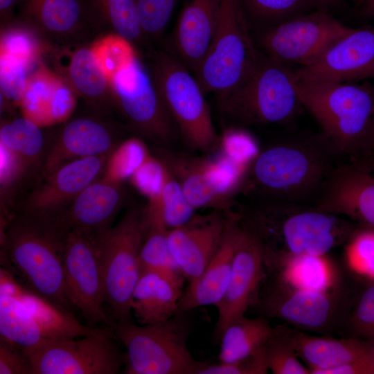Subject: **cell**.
<instances>
[{"label":"cell","mask_w":374,"mask_h":374,"mask_svg":"<svg viewBox=\"0 0 374 374\" xmlns=\"http://www.w3.org/2000/svg\"><path fill=\"white\" fill-rule=\"evenodd\" d=\"M240 213L262 247L267 271L297 256L326 255L359 231L353 221L308 204L258 199Z\"/></svg>","instance_id":"6da1fadb"},{"label":"cell","mask_w":374,"mask_h":374,"mask_svg":"<svg viewBox=\"0 0 374 374\" xmlns=\"http://www.w3.org/2000/svg\"><path fill=\"white\" fill-rule=\"evenodd\" d=\"M341 157L323 133L283 140L259 151L240 191L258 199L312 204Z\"/></svg>","instance_id":"7a4b0ae2"},{"label":"cell","mask_w":374,"mask_h":374,"mask_svg":"<svg viewBox=\"0 0 374 374\" xmlns=\"http://www.w3.org/2000/svg\"><path fill=\"white\" fill-rule=\"evenodd\" d=\"M1 238L4 256L35 292L69 310L64 253L66 235L53 220L20 211L7 220Z\"/></svg>","instance_id":"3957f363"},{"label":"cell","mask_w":374,"mask_h":374,"mask_svg":"<svg viewBox=\"0 0 374 374\" xmlns=\"http://www.w3.org/2000/svg\"><path fill=\"white\" fill-rule=\"evenodd\" d=\"M66 308L32 292L8 271L0 272V335L21 348L89 336L105 328L82 324Z\"/></svg>","instance_id":"277c9868"},{"label":"cell","mask_w":374,"mask_h":374,"mask_svg":"<svg viewBox=\"0 0 374 374\" xmlns=\"http://www.w3.org/2000/svg\"><path fill=\"white\" fill-rule=\"evenodd\" d=\"M296 81L302 106L343 157L349 161L357 160L364 150L374 114V86Z\"/></svg>","instance_id":"5b68a950"},{"label":"cell","mask_w":374,"mask_h":374,"mask_svg":"<svg viewBox=\"0 0 374 374\" xmlns=\"http://www.w3.org/2000/svg\"><path fill=\"white\" fill-rule=\"evenodd\" d=\"M217 97L226 125L282 123L302 106L294 71L262 55L238 85Z\"/></svg>","instance_id":"8992f818"},{"label":"cell","mask_w":374,"mask_h":374,"mask_svg":"<svg viewBox=\"0 0 374 374\" xmlns=\"http://www.w3.org/2000/svg\"><path fill=\"white\" fill-rule=\"evenodd\" d=\"M189 312H179L161 322L114 323L116 337L127 349L125 373L193 374L199 361L190 352Z\"/></svg>","instance_id":"52a82bcc"},{"label":"cell","mask_w":374,"mask_h":374,"mask_svg":"<svg viewBox=\"0 0 374 374\" xmlns=\"http://www.w3.org/2000/svg\"><path fill=\"white\" fill-rule=\"evenodd\" d=\"M188 69L171 53H162L156 57L152 75L186 145L191 151L210 154L217 150L220 136L205 93Z\"/></svg>","instance_id":"ba28073f"},{"label":"cell","mask_w":374,"mask_h":374,"mask_svg":"<svg viewBox=\"0 0 374 374\" xmlns=\"http://www.w3.org/2000/svg\"><path fill=\"white\" fill-rule=\"evenodd\" d=\"M260 56L249 34L240 0H222L215 37L194 76L205 94L218 96L238 85Z\"/></svg>","instance_id":"9c48e42d"},{"label":"cell","mask_w":374,"mask_h":374,"mask_svg":"<svg viewBox=\"0 0 374 374\" xmlns=\"http://www.w3.org/2000/svg\"><path fill=\"white\" fill-rule=\"evenodd\" d=\"M144 237L143 208L134 206L115 226L97 238L105 303L114 323L133 322L130 301L141 274L139 256Z\"/></svg>","instance_id":"30bf717a"},{"label":"cell","mask_w":374,"mask_h":374,"mask_svg":"<svg viewBox=\"0 0 374 374\" xmlns=\"http://www.w3.org/2000/svg\"><path fill=\"white\" fill-rule=\"evenodd\" d=\"M346 302L332 289H299L275 274H267L254 306L260 315L268 319H279L301 330L323 332L342 328L348 310Z\"/></svg>","instance_id":"8fae6325"},{"label":"cell","mask_w":374,"mask_h":374,"mask_svg":"<svg viewBox=\"0 0 374 374\" xmlns=\"http://www.w3.org/2000/svg\"><path fill=\"white\" fill-rule=\"evenodd\" d=\"M155 156L178 181L195 210L234 211L233 197L240 191L244 177L238 168L217 154L204 157L159 146Z\"/></svg>","instance_id":"7c38bea8"},{"label":"cell","mask_w":374,"mask_h":374,"mask_svg":"<svg viewBox=\"0 0 374 374\" xmlns=\"http://www.w3.org/2000/svg\"><path fill=\"white\" fill-rule=\"evenodd\" d=\"M119 107L139 135L168 147L178 132L154 77L135 55L110 81Z\"/></svg>","instance_id":"4fadbf2b"},{"label":"cell","mask_w":374,"mask_h":374,"mask_svg":"<svg viewBox=\"0 0 374 374\" xmlns=\"http://www.w3.org/2000/svg\"><path fill=\"white\" fill-rule=\"evenodd\" d=\"M353 29L317 10L266 27L259 37L268 57L302 67L315 62Z\"/></svg>","instance_id":"5bb4252c"},{"label":"cell","mask_w":374,"mask_h":374,"mask_svg":"<svg viewBox=\"0 0 374 374\" xmlns=\"http://www.w3.org/2000/svg\"><path fill=\"white\" fill-rule=\"evenodd\" d=\"M112 327L89 336L47 342L22 348L33 374H116L125 364L114 341Z\"/></svg>","instance_id":"9a60e30c"},{"label":"cell","mask_w":374,"mask_h":374,"mask_svg":"<svg viewBox=\"0 0 374 374\" xmlns=\"http://www.w3.org/2000/svg\"><path fill=\"white\" fill-rule=\"evenodd\" d=\"M64 276L66 296L72 305L91 324L112 327L103 307L105 284L97 238L85 234H66L64 253Z\"/></svg>","instance_id":"2e32d148"},{"label":"cell","mask_w":374,"mask_h":374,"mask_svg":"<svg viewBox=\"0 0 374 374\" xmlns=\"http://www.w3.org/2000/svg\"><path fill=\"white\" fill-rule=\"evenodd\" d=\"M240 222L229 283L216 305L218 315L214 335L217 340L228 324L256 304L267 275L262 247L241 217Z\"/></svg>","instance_id":"e0dca14e"},{"label":"cell","mask_w":374,"mask_h":374,"mask_svg":"<svg viewBox=\"0 0 374 374\" xmlns=\"http://www.w3.org/2000/svg\"><path fill=\"white\" fill-rule=\"evenodd\" d=\"M110 154L78 159L62 165L42 177L44 180L21 200L16 211L44 217L56 216L103 175Z\"/></svg>","instance_id":"ac0fdd59"},{"label":"cell","mask_w":374,"mask_h":374,"mask_svg":"<svg viewBox=\"0 0 374 374\" xmlns=\"http://www.w3.org/2000/svg\"><path fill=\"white\" fill-rule=\"evenodd\" d=\"M1 191L15 197L42 172L47 146L39 125L24 116L1 125Z\"/></svg>","instance_id":"d6986e66"},{"label":"cell","mask_w":374,"mask_h":374,"mask_svg":"<svg viewBox=\"0 0 374 374\" xmlns=\"http://www.w3.org/2000/svg\"><path fill=\"white\" fill-rule=\"evenodd\" d=\"M297 80L351 82L374 78V29L353 28L313 64L294 71Z\"/></svg>","instance_id":"ffe728a7"},{"label":"cell","mask_w":374,"mask_h":374,"mask_svg":"<svg viewBox=\"0 0 374 374\" xmlns=\"http://www.w3.org/2000/svg\"><path fill=\"white\" fill-rule=\"evenodd\" d=\"M312 205L374 230V175L350 161L341 163Z\"/></svg>","instance_id":"44dd1931"},{"label":"cell","mask_w":374,"mask_h":374,"mask_svg":"<svg viewBox=\"0 0 374 374\" xmlns=\"http://www.w3.org/2000/svg\"><path fill=\"white\" fill-rule=\"evenodd\" d=\"M122 184L100 177L51 219L65 235L76 232L97 238L112 227L114 219L124 206L126 192Z\"/></svg>","instance_id":"7402d4cb"},{"label":"cell","mask_w":374,"mask_h":374,"mask_svg":"<svg viewBox=\"0 0 374 374\" xmlns=\"http://www.w3.org/2000/svg\"><path fill=\"white\" fill-rule=\"evenodd\" d=\"M232 213L211 210L168 230L170 250L188 283L201 275L215 253Z\"/></svg>","instance_id":"603a6c76"},{"label":"cell","mask_w":374,"mask_h":374,"mask_svg":"<svg viewBox=\"0 0 374 374\" xmlns=\"http://www.w3.org/2000/svg\"><path fill=\"white\" fill-rule=\"evenodd\" d=\"M222 0H186L170 38L171 53L194 72L215 37Z\"/></svg>","instance_id":"cb8c5ba5"},{"label":"cell","mask_w":374,"mask_h":374,"mask_svg":"<svg viewBox=\"0 0 374 374\" xmlns=\"http://www.w3.org/2000/svg\"><path fill=\"white\" fill-rule=\"evenodd\" d=\"M118 145L113 132L103 123L89 118L72 120L47 147L41 175L44 177L75 159L109 154Z\"/></svg>","instance_id":"d4e9b609"},{"label":"cell","mask_w":374,"mask_h":374,"mask_svg":"<svg viewBox=\"0 0 374 374\" xmlns=\"http://www.w3.org/2000/svg\"><path fill=\"white\" fill-rule=\"evenodd\" d=\"M240 224V211L233 212L215 253L201 275L188 283L184 290L179 312H190L201 306H216L220 302L229 283Z\"/></svg>","instance_id":"484cf974"},{"label":"cell","mask_w":374,"mask_h":374,"mask_svg":"<svg viewBox=\"0 0 374 374\" xmlns=\"http://www.w3.org/2000/svg\"><path fill=\"white\" fill-rule=\"evenodd\" d=\"M298 357L309 366L310 374L354 361L373 359L374 344L358 338L336 339L303 332L281 325Z\"/></svg>","instance_id":"4316f807"},{"label":"cell","mask_w":374,"mask_h":374,"mask_svg":"<svg viewBox=\"0 0 374 374\" xmlns=\"http://www.w3.org/2000/svg\"><path fill=\"white\" fill-rule=\"evenodd\" d=\"M21 104L24 116L42 125L68 116L74 107L75 98L60 77L41 67L28 78Z\"/></svg>","instance_id":"83f0119b"},{"label":"cell","mask_w":374,"mask_h":374,"mask_svg":"<svg viewBox=\"0 0 374 374\" xmlns=\"http://www.w3.org/2000/svg\"><path fill=\"white\" fill-rule=\"evenodd\" d=\"M184 284L154 271H141L130 301L132 314L138 323H155L177 314Z\"/></svg>","instance_id":"f1b7e54d"},{"label":"cell","mask_w":374,"mask_h":374,"mask_svg":"<svg viewBox=\"0 0 374 374\" xmlns=\"http://www.w3.org/2000/svg\"><path fill=\"white\" fill-rule=\"evenodd\" d=\"M274 330L268 318L262 315L253 318L244 315L233 320L218 339L219 362H230L263 351Z\"/></svg>","instance_id":"f546056e"},{"label":"cell","mask_w":374,"mask_h":374,"mask_svg":"<svg viewBox=\"0 0 374 374\" xmlns=\"http://www.w3.org/2000/svg\"><path fill=\"white\" fill-rule=\"evenodd\" d=\"M145 237L139 256L141 271H154L184 283L186 280L170 248L160 213L143 211Z\"/></svg>","instance_id":"4dcf8cb0"},{"label":"cell","mask_w":374,"mask_h":374,"mask_svg":"<svg viewBox=\"0 0 374 374\" xmlns=\"http://www.w3.org/2000/svg\"><path fill=\"white\" fill-rule=\"evenodd\" d=\"M324 256H297L267 273L276 275L296 288L329 290L334 286V277L332 267Z\"/></svg>","instance_id":"1f68e13d"},{"label":"cell","mask_w":374,"mask_h":374,"mask_svg":"<svg viewBox=\"0 0 374 374\" xmlns=\"http://www.w3.org/2000/svg\"><path fill=\"white\" fill-rule=\"evenodd\" d=\"M26 13L44 30L64 34L82 22L84 8L80 0H26Z\"/></svg>","instance_id":"d6a6232c"},{"label":"cell","mask_w":374,"mask_h":374,"mask_svg":"<svg viewBox=\"0 0 374 374\" xmlns=\"http://www.w3.org/2000/svg\"><path fill=\"white\" fill-rule=\"evenodd\" d=\"M69 73L75 89L91 98L102 97L109 83L91 48L79 49L73 55Z\"/></svg>","instance_id":"836d02e7"},{"label":"cell","mask_w":374,"mask_h":374,"mask_svg":"<svg viewBox=\"0 0 374 374\" xmlns=\"http://www.w3.org/2000/svg\"><path fill=\"white\" fill-rule=\"evenodd\" d=\"M247 19L265 28L317 10L312 0H240Z\"/></svg>","instance_id":"e575fe53"},{"label":"cell","mask_w":374,"mask_h":374,"mask_svg":"<svg viewBox=\"0 0 374 374\" xmlns=\"http://www.w3.org/2000/svg\"><path fill=\"white\" fill-rule=\"evenodd\" d=\"M93 10L106 20L117 35L128 42L143 33L137 10L136 0H90Z\"/></svg>","instance_id":"d590c367"},{"label":"cell","mask_w":374,"mask_h":374,"mask_svg":"<svg viewBox=\"0 0 374 374\" xmlns=\"http://www.w3.org/2000/svg\"><path fill=\"white\" fill-rule=\"evenodd\" d=\"M150 155L145 144L141 139H128L118 143L109 154L101 177L123 183L132 176Z\"/></svg>","instance_id":"8d00e7d4"},{"label":"cell","mask_w":374,"mask_h":374,"mask_svg":"<svg viewBox=\"0 0 374 374\" xmlns=\"http://www.w3.org/2000/svg\"><path fill=\"white\" fill-rule=\"evenodd\" d=\"M264 353L268 369L274 374H310V369L299 359L281 325L274 327Z\"/></svg>","instance_id":"74e56055"},{"label":"cell","mask_w":374,"mask_h":374,"mask_svg":"<svg viewBox=\"0 0 374 374\" xmlns=\"http://www.w3.org/2000/svg\"><path fill=\"white\" fill-rule=\"evenodd\" d=\"M159 206L168 230L182 226L195 215L196 210L188 201L178 181L169 172L159 197Z\"/></svg>","instance_id":"f35d334b"},{"label":"cell","mask_w":374,"mask_h":374,"mask_svg":"<svg viewBox=\"0 0 374 374\" xmlns=\"http://www.w3.org/2000/svg\"><path fill=\"white\" fill-rule=\"evenodd\" d=\"M91 49L109 82L136 55L130 42L118 35H109L101 38Z\"/></svg>","instance_id":"ab89813d"},{"label":"cell","mask_w":374,"mask_h":374,"mask_svg":"<svg viewBox=\"0 0 374 374\" xmlns=\"http://www.w3.org/2000/svg\"><path fill=\"white\" fill-rule=\"evenodd\" d=\"M217 151L232 164L247 171L260 150L247 133L233 127H228L220 136Z\"/></svg>","instance_id":"60d3db41"},{"label":"cell","mask_w":374,"mask_h":374,"mask_svg":"<svg viewBox=\"0 0 374 374\" xmlns=\"http://www.w3.org/2000/svg\"><path fill=\"white\" fill-rule=\"evenodd\" d=\"M168 174L162 161L157 156L150 154L130 179L148 202L155 201L159 199Z\"/></svg>","instance_id":"b9f144b4"},{"label":"cell","mask_w":374,"mask_h":374,"mask_svg":"<svg viewBox=\"0 0 374 374\" xmlns=\"http://www.w3.org/2000/svg\"><path fill=\"white\" fill-rule=\"evenodd\" d=\"M353 335L374 344V284L363 291L353 310H348L344 326Z\"/></svg>","instance_id":"7bdbcfd3"},{"label":"cell","mask_w":374,"mask_h":374,"mask_svg":"<svg viewBox=\"0 0 374 374\" xmlns=\"http://www.w3.org/2000/svg\"><path fill=\"white\" fill-rule=\"evenodd\" d=\"M178 0H136L143 33L158 36L163 33Z\"/></svg>","instance_id":"ee69618b"},{"label":"cell","mask_w":374,"mask_h":374,"mask_svg":"<svg viewBox=\"0 0 374 374\" xmlns=\"http://www.w3.org/2000/svg\"><path fill=\"white\" fill-rule=\"evenodd\" d=\"M27 82L24 66L13 56L1 53V94L8 99L21 103L26 93Z\"/></svg>","instance_id":"f6af8a7d"},{"label":"cell","mask_w":374,"mask_h":374,"mask_svg":"<svg viewBox=\"0 0 374 374\" xmlns=\"http://www.w3.org/2000/svg\"><path fill=\"white\" fill-rule=\"evenodd\" d=\"M13 28L1 36V53L17 59L25 68L30 66L38 55V44L30 31Z\"/></svg>","instance_id":"bcb514c9"},{"label":"cell","mask_w":374,"mask_h":374,"mask_svg":"<svg viewBox=\"0 0 374 374\" xmlns=\"http://www.w3.org/2000/svg\"><path fill=\"white\" fill-rule=\"evenodd\" d=\"M269 371L264 350L230 362L199 361L193 374H265Z\"/></svg>","instance_id":"7dc6e473"},{"label":"cell","mask_w":374,"mask_h":374,"mask_svg":"<svg viewBox=\"0 0 374 374\" xmlns=\"http://www.w3.org/2000/svg\"><path fill=\"white\" fill-rule=\"evenodd\" d=\"M348 242L347 254L351 266L374 279V230L358 231Z\"/></svg>","instance_id":"c3c4849f"},{"label":"cell","mask_w":374,"mask_h":374,"mask_svg":"<svg viewBox=\"0 0 374 374\" xmlns=\"http://www.w3.org/2000/svg\"><path fill=\"white\" fill-rule=\"evenodd\" d=\"M0 374H33L30 361L23 349L3 339L0 341Z\"/></svg>","instance_id":"681fc988"},{"label":"cell","mask_w":374,"mask_h":374,"mask_svg":"<svg viewBox=\"0 0 374 374\" xmlns=\"http://www.w3.org/2000/svg\"><path fill=\"white\" fill-rule=\"evenodd\" d=\"M318 374H374V358L351 362Z\"/></svg>","instance_id":"f907efd6"},{"label":"cell","mask_w":374,"mask_h":374,"mask_svg":"<svg viewBox=\"0 0 374 374\" xmlns=\"http://www.w3.org/2000/svg\"><path fill=\"white\" fill-rule=\"evenodd\" d=\"M373 156H374V114L362 154L357 160L352 163H359Z\"/></svg>","instance_id":"816d5d0a"},{"label":"cell","mask_w":374,"mask_h":374,"mask_svg":"<svg viewBox=\"0 0 374 374\" xmlns=\"http://www.w3.org/2000/svg\"><path fill=\"white\" fill-rule=\"evenodd\" d=\"M20 0H0V10L1 15H8Z\"/></svg>","instance_id":"f5cc1de1"},{"label":"cell","mask_w":374,"mask_h":374,"mask_svg":"<svg viewBox=\"0 0 374 374\" xmlns=\"http://www.w3.org/2000/svg\"><path fill=\"white\" fill-rule=\"evenodd\" d=\"M339 0H312L317 10L328 12Z\"/></svg>","instance_id":"db71d44e"},{"label":"cell","mask_w":374,"mask_h":374,"mask_svg":"<svg viewBox=\"0 0 374 374\" xmlns=\"http://www.w3.org/2000/svg\"><path fill=\"white\" fill-rule=\"evenodd\" d=\"M357 166L367 172H374V157L357 163Z\"/></svg>","instance_id":"11a10c76"},{"label":"cell","mask_w":374,"mask_h":374,"mask_svg":"<svg viewBox=\"0 0 374 374\" xmlns=\"http://www.w3.org/2000/svg\"><path fill=\"white\" fill-rule=\"evenodd\" d=\"M363 5L364 14L366 16L374 18V0H366Z\"/></svg>","instance_id":"9f6ffc18"},{"label":"cell","mask_w":374,"mask_h":374,"mask_svg":"<svg viewBox=\"0 0 374 374\" xmlns=\"http://www.w3.org/2000/svg\"><path fill=\"white\" fill-rule=\"evenodd\" d=\"M352 1L357 4H363L366 0H352Z\"/></svg>","instance_id":"6f0895ef"},{"label":"cell","mask_w":374,"mask_h":374,"mask_svg":"<svg viewBox=\"0 0 374 374\" xmlns=\"http://www.w3.org/2000/svg\"><path fill=\"white\" fill-rule=\"evenodd\" d=\"M371 173L374 175V172H372Z\"/></svg>","instance_id":"680465c9"},{"label":"cell","mask_w":374,"mask_h":374,"mask_svg":"<svg viewBox=\"0 0 374 374\" xmlns=\"http://www.w3.org/2000/svg\"><path fill=\"white\" fill-rule=\"evenodd\" d=\"M373 157H374V156H373ZM371 157H370V158H371ZM368 159H369V158H368ZM361 162H362V161H361Z\"/></svg>","instance_id":"91938a15"}]
</instances>
